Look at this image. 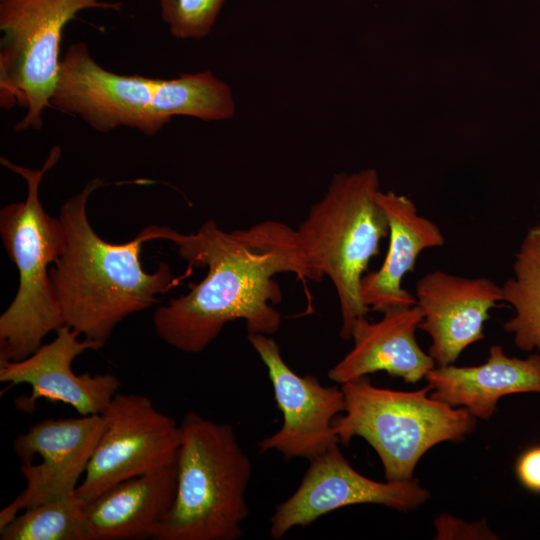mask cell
I'll return each instance as SVG.
<instances>
[{
    "mask_svg": "<svg viewBox=\"0 0 540 540\" xmlns=\"http://www.w3.org/2000/svg\"><path fill=\"white\" fill-rule=\"evenodd\" d=\"M155 230L156 239L176 245L189 270L207 267L189 292L153 313L157 336L184 353L202 352L235 320L245 321L248 334H275L281 325L273 306L281 300L275 275L292 273L303 282L323 279L306 258L297 230L277 220L232 231L219 228L214 219L195 233L158 225Z\"/></svg>",
    "mask_w": 540,
    "mask_h": 540,
    "instance_id": "obj_1",
    "label": "cell"
},
{
    "mask_svg": "<svg viewBox=\"0 0 540 540\" xmlns=\"http://www.w3.org/2000/svg\"><path fill=\"white\" fill-rule=\"evenodd\" d=\"M104 185L102 179H92L61 205L66 243L50 269L65 325L102 345L122 320L156 304L158 295L177 286L190 271L174 277L163 261L152 273L143 269L141 250L144 243L156 240L155 225L126 243L102 239L89 222L87 202Z\"/></svg>",
    "mask_w": 540,
    "mask_h": 540,
    "instance_id": "obj_2",
    "label": "cell"
},
{
    "mask_svg": "<svg viewBox=\"0 0 540 540\" xmlns=\"http://www.w3.org/2000/svg\"><path fill=\"white\" fill-rule=\"evenodd\" d=\"M173 504L154 540H237L252 464L233 427L195 411L181 424Z\"/></svg>",
    "mask_w": 540,
    "mask_h": 540,
    "instance_id": "obj_3",
    "label": "cell"
},
{
    "mask_svg": "<svg viewBox=\"0 0 540 540\" xmlns=\"http://www.w3.org/2000/svg\"><path fill=\"white\" fill-rule=\"evenodd\" d=\"M61 153L59 146L52 147L43 166L36 170L0 158L4 167L27 184L25 200L0 211L1 238L19 273L16 295L0 316V363L27 358L50 332L65 325L48 269L64 251L65 232L59 217L50 216L39 198L42 178Z\"/></svg>",
    "mask_w": 540,
    "mask_h": 540,
    "instance_id": "obj_4",
    "label": "cell"
},
{
    "mask_svg": "<svg viewBox=\"0 0 540 540\" xmlns=\"http://www.w3.org/2000/svg\"><path fill=\"white\" fill-rule=\"evenodd\" d=\"M379 191V176L373 168L335 174L325 195L296 229L309 263L335 288L344 340L351 339L354 323L370 311L361 299V281L379 253L381 240L389 234L377 200Z\"/></svg>",
    "mask_w": 540,
    "mask_h": 540,
    "instance_id": "obj_5",
    "label": "cell"
},
{
    "mask_svg": "<svg viewBox=\"0 0 540 540\" xmlns=\"http://www.w3.org/2000/svg\"><path fill=\"white\" fill-rule=\"evenodd\" d=\"M345 407L333 421L339 443L363 438L377 453L388 481L413 478L419 460L446 441L472 433L477 419L464 408L430 396V388L399 391L373 385L363 376L341 385Z\"/></svg>",
    "mask_w": 540,
    "mask_h": 540,
    "instance_id": "obj_6",
    "label": "cell"
},
{
    "mask_svg": "<svg viewBox=\"0 0 540 540\" xmlns=\"http://www.w3.org/2000/svg\"><path fill=\"white\" fill-rule=\"evenodd\" d=\"M120 6L110 0H0V102L26 110L16 131L40 129L51 107L66 24L83 10Z\"/></svg>",
    "mask_w": 540,
    "mask_h": 540,
    "instance_id": "obj_7",
    "label": "cell"
},
{
    "mask_svg": "<svg viewBox=\"0 0 540 540\" xmlns=\"http://www.w3.org/2000/svg\"><path fill=\"white\" fill-rule=\"evenodd\" d=\"M100 415L103 429L75 490L85 501L119 482L177 462L180 424L148 397L118 392Z\"/></svg>",
    "mask_w": 540,
    "mask_h": 540,
    "instance_id": "obj_8",
    "label": "cell"
},
{
    "mask_svg": "<svg viewBox=\"0 0 540 540\" xmlns=\"http://www.w3.org/2000/svg\"><path fill=\"white\" fill-rule=\"evenodd\" d=\"M309 461L298 488L276 506L269 519V533L274 540L346 506L377 504L409 512L430 498L418 479L381 482L362 475L351 466L338 445Z\"/></svg>",
    "mask_w": 540,
    "mask_h": 540,
    "instance_id": "obj_9",
    "label": "cell"
},
{
    "mask_svg": "<svg viewBox=\"0 0 540 540\" xmlns=\"http://www.w3.org/2000/svg\"><path fill=\"white\" fill-rule=\"evenodd\" d=\"M155 82L111 72L92 58L85 43H73L61 58L50 105L97 132L124 126L152 136L160 130L151 111Z\"/></svg>",
    "mask_w": 540,
    "mask_h": 540,
    "instance_id": "obj_10",
    "label": "cell"
},
{
    "mask_svg": "<svg viewBox=\"0 0 540 540\" xmlns=\"http://www.w3.org/2000/svg\"><path fill=\"white\" fill-rule=\"evenodd\" d=\"M103 429L101 415L48 418L14 439L24 490L0 511V527L30 507L67 497L78 487Z\"/></svg>",
    "mask_w": 540,
    "mask_h": 540,
    "instance_id": "obj_11",
    "label": "cell"
},
{
    "mask_svg": "<svg viewBox=\"0 0 540 540\" xmlns=\"http://www.w3.org/2000/svg\"><path fill=\"white\" fill-rule=\"evenodd\" d=\"M248 340L267 369L283 416L281 428L258 442L259 450L277 451L286 460H311L338 445L333 421L345 407L341 387H326L313 375L294 372L271 335L248 334Z\"/></svg>",
    "mask_w": 540,
    "mask_h": 540,
    "instance_id": "obj_12",
    "label": "cell"
},
{
    "mask_svg": "<svg viewBox=\"0 0 540 540\" xmlns=\"http://www.w3.org/2000/svg\"><path fill=\"white\" fill-rule=\"evenodd\" d=\"M79 334L64 325L56 337L42 344L23 360L0 363V381L9 386L26 384L30 396L16 400V407L32 412L41 398L70 405L79 415H100L118 393L121 382L110 373L76 374L73 360L88 350H99L102 344L80 340Z\"/></svg>",
    "mask_w": 540,
    "mask_h": 540,
    "instance_id": "obj_13",
    "label": "cell"
},
{
    "mask_svg": "<svg viewBox=\"0 0 540 540\" xmlns=\"http://www.w3.org/2000/svg\"><path fill=\"white\" fill-rule=\"evenodd\" d=\"M422 314L419 329L428 334V353L436 366L454 364L470 345L484 338L490 311L503 302L502 287L486 277H465L433 270L415 285Z\"/></svg>",
    "mask_w": 540,
    "mask_h": 540,
    "instance_id": "obj_14",
    "label": "cell"
},
{
    "mask_svg": "<svg viewBox=\"0 0 540 540\" xmlns=\"http://www.w3.org/2000/svg\"><path fill=\"white\" fill-rule=\"evenodd\" d=\"M421 321L422 314L416 304L388 308L375 322L367 317L358 319L351 331L353 347L330 368L329 379L342 385L378 371L407 383L425 378L436 364L417 341L416 331Z\"/></svg>",
    "mask_w": 540,
    "mask_h": 540,
    "instance_id": "obj_15",
    "label": "cell"
},
{
    "mask_svg": "<svg viewBox=\"0 0 540 540\" xmlns=\"http://www.w3.org/2000/svg\"><path fill=\"white\" fill-rule=\"evenodd\" d=\"M377 200L388 221L389 245L381 266L363 276L360 294L369 310L382 313L392 307L415 305L414 294L403 288L402 280L414 271L421 252L442 247L445 236L436 223L420 215L408 196L380 190Z\"/></svg>",
    "mask_w": 540,
    "mask_h": 540,
    "instance_id": "obj_16",
    "label": "cell"
},
{
    "mask_svg": "<svg viewBox=\"0 0 540 540\" xmlns=\"http://www.w3.org/2000/svg\"><path fill=\"white\" fill-rule=\"evenodd\" d=\"M425 379L431 397L487 420L503 396L540 393V353L524 359L511 357L501 345L494 344L484 363L436 366Z\"/></svg>",
    "mask_w": 540,
    "mask_h": 540,
    "instance_id": "obj_17",
    "label": "cell"
},
{
    "mask_svg": "<svg viewBox=\"0 0 540 540\" xmlns=\"http://www.w3.org/2000/svg\"><path fill=\"white\" fill-rule=\"evenodd\" d=\"M177 462L85 501L87 540L154 539L176 493Z\"/></svg>",
    "mask_w": 540,
    "mask_h": 540,
    "instance_id": "obj_18",
    "label": "cell"
},
{
    "mask_svg": "<svg viewBox=\"0 0 540 540\" xmlns=\"http://www.w3.org/2000/svg\"><path fill=\"white\" fill-rule=\"evenodd\" d=\"M229 86L210 71L156 79L151 111L160 129L174 116L204 121L227 120L235 114Z\"/></svg>",
    "mask_w": 540,
    "mask_h": 540,
    "instance_id": "obj_19",
    "label": "cell"
},
{
    "mask_svg": "<svg viewBox=\"0 0 540 540\" xmlns=\"http://www.w3.org/2000/svg\"><path fill=\"white\" fill-rule=\"evenodd\" d=\"M501 287L503 302L514 309L504 330L519 349L540 352V225L527 231L515 254L513 276Z\"/></svg>",
    "mask_w": 540,
    "mask_h": 540,
    "instance_id": "obj_20",
    "label": "cell"
},
{
    "mask_svg": "<svg viewBox=\"0 0 540 540\" xmlns=\"http://www.w3.org/2000/svg\"><path fill=\"white\" fill-rule=\"evenodd\" d=\"M1 540H87L85 500L75 492L17 514L0 527Z\"/></svg>",
    "mask_w": 540,
    "mask_h": 540,
    "instance_id": "obj_21",
    "label": "cell"
},
{
    "mask_svg": "<svg viewBox=\"0 0 540 540\" xmlns=\"http://www.w3.org/2000/svg\"><path fill=\"white\" fill-rule=\"evenodd\" d=\"M161 17L170 33L179 39L206 37L224 0H158Z\"/></svg>",
    "mask_w": 540,
    "mask_h": 540,
    "instance_id": "obj_22",
    "label": "cell"
},
{
    "mask_svg": "<svg viewBox=\"0 0 540 540\" xmlns=\"http://www.w3.org/2000/svg\"><path fill=\"white\" fill-rule=\"evenodd\" d=\"M435 539H496L486 521L466 522L450 514H441L434 521Z\"/></svg>",
    "mask_w": 540,
    "mask_h": 540,
    "instance_id": "obj_23",
    "label": "cell"
},
{
    "mask_svg": "<svg viewBox=\"0 0 540 540\" xmlns=\"http://www.w3.org/2000/svg\"><path fill=\"white\" fill-rule=\"evenodd\" d=\"M516 473L526 488L540 493V446L526 450L519 457Z\"/></svg>",
    "mask_w": 540,
    "mask_h": 540,
    "instance_id": "obj_24",
    "label": "cell"
}]
</instances>
